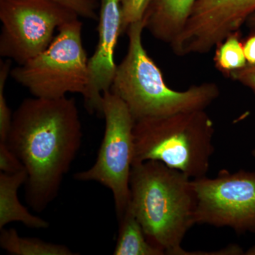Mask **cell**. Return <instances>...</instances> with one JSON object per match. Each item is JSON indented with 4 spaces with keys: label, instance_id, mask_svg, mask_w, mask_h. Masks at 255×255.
Returning a JSON list of instances; mask_svg holds the SVG:
<instances>
[{
    "label": "cell",
    "instance_id": "7402d4cb",
    "mask_svg": "<svg viewBox=\"0 0 255 255\" xmlns=\"http://www.w3.org/2000/svg\"><path fill=\"white\" fill-rule=\"evenodd\" d=\"M246 26L250 30V33H255V12L248 18Z\"/></svg>",
    "mask_w": 255,
    "mask_h": 255
},
{
    "label": "cell",
    "instance_id": "603a6c76",
    "mask_svg": "<svg viewBox=\"0 0 255 255\" xmlns=\"http://www.w3.org/2000/svg\"><path fill=\"white\" fill-rule=\"evenodd\" d=\"M246 255H255V245L254 246L251 247L250 249L245 252V254Z\"/></svg>",
    "mask_w": 255,
    "mask_h": 255
},
{
    "label": "cell",
    "instance_id": "8992f818",
    "mask_svg": "<svg viewBox=\"0 0 255 255\" xmlns=\"http://www.w3.org/2000/svg\"><path fill=\"white\" fill-rule=\"evenodd\" d=\"M102 116L105 119V134L95 163L87 170L75 173L74 178L108 188L119 219L130 202L135 122L123 101L111 91L104 93Z\"/></svg>",
    "mask_w": 255,
    "mask_h": 255
},
{
    "label": "cell",
    "instance_id": "ffe728a7",
    "mask_svg": "<svg viewBox=\"0 0 255 255\" xmlns=\"http://www.w3.org/2000/svg\"><path fill=\"white\" fill-rule=\"evenodd\" d=\"M227 77L248 87L255 95V65L247 64L243 68L231 72Z\"/></svg>",
    "mask_w": 255,
    "mask_h": 255
},
{
    "label": "cell",
    "instance_id": "2e32d148",
    "mask_svg": "<svg viewBox=\"0 0 255 255\" xmlns=\"http://www.w3.org/2000/svg\"><path fill=\"white\" fill-rule=\"evenodd\" d=\"M11 61L9 59L6 61L1 60L0 63V142H6L12 122L13 115L4 94L5 84L11 73Z\"/></svg>",
    "mask_w": 255,
    "mask_h": 255
},
{
    "label": "cell",
    "instance_id": "6da1fadb",
    "mask_svg": "<svg viewBox=\"0 0 255 255\" xmlns=\"http://www.w3.org/2000/svg\"><path fill=\"white\" fill-rule=\"evenodd\" d=\"M82 140L73 98L25 99L15 111L6 143L27 174L25 199L33 211H44L58 195Z\"/></svg>",
    "mask_w": 255,
    "mask_h": 255
},
{
    "label": "cell",
    "instance_id": "44dd1931",
    "mask_svg": "<svg viewBox=\"0 0 255 255\" xmlns=\"http://www.w3.org/2000/svg\"><path fill=\"white\" fill-rule=\"evenodd\" d=\"M243 45L247 63L255 65V33H250Z\"/></svg>",
    "mask_w": 255,
    "mask_h": 255
},
{
    "label": "cell",
    "instance_id": "5b68a950",
    "mask_svg": "<svg viewBox=\"0 0 255 255\" xmlns=\"http://www.w3.org/2000/svg\"><path fill=\"white\" fill-rule=\"evenodd\" d=\"M82 33L78 18L65 23L46 50L11 69V78L39 98H61L68 93L83 96L88 82L89 58Z\"/></svg>",
    "mask_w": 255,
    "mask_h": 255
},
{
    "label": "cell",
    "instance_id": "30bf717a",
    "mask_svg": "<svg viewBox=\"0 0 255 255\" xmlns=\"http://www.w3.org/2000/svg\"><path fill=\"white\" fill-rule=\"evenodd\" d=\"M98 43L88 62V82L83 95L87 112L102 116L103 95L110 91L117 71L114 54L123 33L119 0H100Z\"/></svg>",
    "mask_w": 255,
    "mask_h": 255
},
{
    "label": "cell",
    "instance_id": "9a60e30c",
    "mask_svg": "<svg viewBox=\"0 0 255 255\" xmlns=\"http://www.w3.org/2000/svg\"><path fill=\"white\" fill-rule=\"evenodd\" d=\"M214 60L216 68L226 76L246 66L248 63L243 42L240 39V32L227 37L216 47Z\"/></svg>",
    "mask_w": 255,
    "mask_h": 255
},
{
    "label": "cell",
    "instance_id": "7c38bea8",
    "mask_svg": "<svg viewBox=\"0 0 255 255\" xmlns=\"http://www.w3.org/2000/svg\"><path fill=\"white\" fill-rule=\"evenodd\" d=\"M27 179L26 171L0 173V230L11 222H21L33 229H46L49 223L31 214L18 198V189Z\"/></svg>",
    "mask_w": 255,
    "mask_h": 255
},
{
    "label": "cell",
    "instance_id": "cb8c5ba5",
    "mask_svg": "<svg viewBox=\"0 0 255 255\" xmlns=\"http://www.w3.org/2000/svg\"><path fill=\"white\" fill-rule=\"evenodd\" d=\"M252 155H253V157L255 158V148L252 150Z\"/></svg>",
    "mask_w": 255,
    "mask_h": 255
},
{
    "label": "cell",
    "instance_id": "ba28073f",
    "mask_svg": "<svg viewBox=\"0 0 255 255\" xmlns=\"http://www.w3.org/2000/svg\"><path fill=\"white\" fill-rule=\"evenodd\" d=\"M196 225L255 234V171H220L216 177L192 179Z\"/></svg>",
    "mask_w": 255,
    "mask_h": 255
},
{
    "label": "cell",
    "instance_id": "7a4b0ae2",
    "mask_svg": "<svg viewBox=\"0 0 255 255\" xmlns=\"http://www.w3.org/2000/svg\"><path fill=\"white\" fill-rule=\"evenodd\" d=\"M129 206L147 241L164 255H189L182 242L196 225L192 179L159 161L132 164Z\"/></svg>",
    "mask_w": 255,
    "mask_h": 255
},
{
    "label": "cell",
    "instance_id": "9c48e42d",
    "mask_svg": "<svg viewBox=\"0 0 255 255\" xmlns=\"http://www.w3.org/2000/svg\"><path fill=\"white\" fill-rule=\"evenodd\" d=\"M255 12V0H197L182 33L170 44L178 56L209 53L239 33Z\"/></svg>",
    "mask_w": 255,
    "mask_h": 255
},
{
    "label": "cell",
    "instance_id": "8fae6325",
    "mask_svg": "<svg viewBox=\"0 0 255 255\" xmlns=\"http://www.w3.org/2000/svg\"><path fill=\"white\" fill-rule=\"evenodd\" d=\"M197 0H151L143 18L144 29L169 45L182 33Z\"/></svg>",
    "mask_w": 255,
    "mask_h": 255
},
{
    "label": "cell",
    "instance_id": "52a82bcc",
    "mask_svg": "<svg viewBox=\"0 0 255 255\" xmlns=\"http://www.w3.org/2000/svg\"><path fill=\"white\" fill-rule=\"evenodd\" d=\"M78 17L48 0H0V55L23 65L49 46L55 30Z\"/></svg>",
    "mask_w": 255,
    "mask_h": 255
},
{
    "label": "cell",
    "instance_id": "3957f363",
    "mask_svg": "<svg viewBox=\"0 0 255 255\" xmlns=\"http://www.w3.org/2000/svg\"><path fill=\"white\" fill-rule=\"evenodd\" d=\"M143 30L142 21L127 28V53L117 65L110 89L127 106L135 122L206 110L219 99L221 90L214 82L192 85L184 91L169 88L160 69L144 48Z\"/></svg>",
    "mask_w": 255,
    "mask_h": 255
},
{
    "label": "cell",
    "instance_id": "4fadbf2b",
    "mask_svg": "<svg viewBox=\"0 0 255 255\" xmlns=\"http://www.w3.org/2000/svg\"><path fill=\"white\" fill-rule=\"evenodd\" d=\"M118 221L119 235L114 255H164L163 252L147 241L141 225L129 204Z\"/></svg>",
    "mask_w": 255,
    "mask_h": 255
},
{
    "label": "cell",
    "instance_id": "d4e9b609",
    "mask_svg": "<svg viewBox=\"0 0 255 255\" xmlns=\"http://www.w3.org/2000/svg\"><path fill=\"white\" fill-rule=\"evenodd\" d=\"M92 1H93L94 2H95V1H97V0H92Z\"/></svg>",
    "mask_w": 255,
    "mask_h": 255
},
{
    "label": "cell",
    "instance_id": "5bb4252c",
    "mask_svg": "<svg viewBox=\"0 0 255 255\" xmlns=\"http://www.w3.org/2000/svg\"><path fill=\"white\" fill-rule=\"evenodd\" d=\"M0 234V246L8 253L14 255H76L63 245L48 243L39 238H23L14 228L2 229Z\"/></svg>",
    "mask_w": 255,
    "mask_h": 255
},
{
    "label": "cell",
    "instance_id": "e0dca14e",
    "mask_svg": "<svg viewBox=\"0 0 255 255\" xmlns=\"http://www.w3.org/2000/svg\"><path fill=\"white\" fill-rule=\"evenodd\" d=\"M122 12L123 33L132 23L142 21L151 0H119Z\"/></svg>",
    "mask_w": 255,
    "mask_h": 255
},
{
    "label": "cell",
    "instance_id": "d6986e66",
    "mask_svg": "<svg viewBox=\"0 0 255 255\" xmlns=\"http://www.w3.org/2000/svg\"><path fill=\"white\" fill-rule=\"evenodd\" d=\"M0 170L6 174H14L24 170L21 161L10 150L6 142H0Z\"/></svg>",
    "mask_w": 255,
    "mask_h": 255
},
{
    "label": "cell",
    "instance_id": "277c9868",
    "mask_svg": "<svg viewBox=\"0 0 255 255\" xmlns=\"http://www.w3.org/2000/svg\"><path fill=\"white\" fill-rule=\"evenodd\" d=\"M214 134L206 110L137 121L132 164L159 161L191 179L205 177L215 152Z\"/></svg>",
    "mask_w": 255,
    "mask_h": 255
},
{
    "label": "cell",
    "instance_id": "ac0fdd59",
    "mask_svg": "<svg viewBox=\"0 0 255 255\" xmlns=\"http://www.w3.org/2000/svg\"><path fill=\"white\" fill-rule=\"evenodd\" d=\"M73 10L79 16L97 20L98 16L95 11V2L92 0H48Z\"/></svg>",
    "mask_w": 255,
    "mask_h": 255
}]
</instances>
